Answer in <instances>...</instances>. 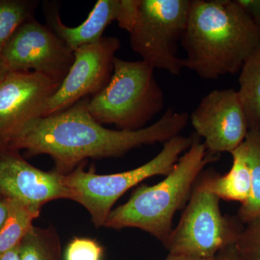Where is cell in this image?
I'll return each mask as SVG.
<instances>
[{
    "label": "cell",
    "instance_id": "19",
    "mask_svg": "<svg viewBox=\"0 0 260 260\" xmlns=\"http://www.w3.org/2000/svg\"><path fill=\"white\" fill-rule=\"evenodd\" d=\"M36 0H0V54L19 27L34 18Z\"/></svg>",
    "mask_w": 260,
    "mask_h": 260
},
{
    "label": "cell",
    "instance_id": "22",
    "mask_svg": "<svg viewBox=\"0 0 260 260\" xmlns=\"http://www.w3.org/2000/svg\"><path fill=\"white\" fill-rule=\"evenodd\" d=\"M141 0H121L120 15L117 23L128 32L133 30L139 15Z\"/></svg>",
    "mask_w": 260,
    "mask_h": 260
},
{
    "label": "cell",
    "instance_id": "10",
    "mask_svg": "<svg viewBox=\"0 0 260 260\" xmlns=\"http://www.w3.org/2000/svg\"><path fill=\"white\" fill-rule=\"evenodd\" d=\"M198 137L210 153H232L249 133L247 118L238 90L216 89L203 98L189 116Z\"/></svg>",
    "mask_w": 260,
    "mask_h": 260
},
{
    "label": "cell",
    "instance_id": "6",
    "mask_svg": "<svg viewBox=\"0 0 260 260\" xmlns=\"http://www.w3.org/2000/svg\"><path fill=\"white\" fill-rule=\"evenodd\" d=\"M220 200L198 178L180 221L164 245L169 254L214 259L235 244L244 228L240 220L223 215Z\"/></svg>",
    "mask_w": 260,
    "mask_h": 260
},
{
    "label": "cell",
    "instance_id": "5",
    "mask_svg": "<svg viewBox=\"0 0 260 260\" xmlns=\"http://www.w3.org/2000/svg\"><path fill=\"white\" fill-rule=\"evenodd\" d=\"M194 137L177 135L164 143L160 153L148 162L132 170L112 174H97L84 169L85 161L73 172L63 175V182L70 191L71 200L83 205L96 228L104 226L116 201L126 191L142 181L167 176L181 154L189 150Z\"/></svg>",
    "mask_w": 260,
    "mask_h": 260
},
{
    "label": "cell",
    "instance_id": "16",
    "mask_svg": "<svg viewBox=\"0 0 260 260\" xmlns=\"http://www.w3.org/2000/svg\"><path fill=\"white\" fill-rule=\"evenodd\" d=\"M241 146L251 173L250 196L238 213L239 220L246 224L260 217V128L249 130Z\"/></svg>",
    "mask_w": 260,
    "mask_h": 260
},
{
    "label": "cell",
    "instance_id": "3",
    "mask_svg": "<svg viewBox=\"0 0 260 260\" xmlns=\"http://www.w3.org/2000/svg\"><path fill=\"white\" fill-rule=\"evenodd\" d=\"M218 158L194 137L189 150L179 158L164 180L135 189L124 204L112 210L104 227L136 228L165 244L173 232V218L184 205L203 169Z\"/></svg>",
    "mask_w": 260,
    "mask_h": 260
},
{
    "label": "cell",
    "instance_id": "15",
    "mask_svg": "<svg viewBox=\"0 0 260 260\" xmlns=\"http://www.w3.org/2000/svg\"><path fill=\"white\" fill-rule=\"evenodd\" d=\"M238 90L249 129L260 128V47L243 65Z\"/></svg>",
    "mask_w": 260,
    "mask_h": 260
},
{
    "label": "cell",
    "instance_id": "14",
    "mask_svg": "<svg viewBox=\"0 0 260 260\" xmlns=\"http://www.w3.org/2000/svg\"><path fill=\"white\" fill-rule=\"evenodd\" d=\"M231 154L233 164L229 172L224 175L207 173L203 179L209 190L219 199L239 202L242 205L251 194L250 169L241 145Z\"/></svg>",
    "mask_w": 260,
    "mask_h": 260
},
{
    "label": "cell",
    "instance_id": "9",
    "mask_svg": "<svg viewBox=\"0 0 260 260\" xmlns=\"http://www.w3.org/2000/svg\"><path fill=\"white\" fill-rule=\"evenodd\" d=\"M120 47L117 38L104 37L95 44L75 50L73 65L44 106L41 117L60 112L100 92L112 78L116 52Z\"/></svg>",
    "mask_w": 260,
    "mask_h": 260
},
{
    "label": "cell",
    "instance_id": "18",
    "mask_svg": "<svg viewBox=\"0 0 260 260\" xmlns=\"http://www.w3.org/2000/svg\"><path fill=\"white\" fill-rule=\"evenodd\" d=\"M20 260H62L60 239L54 225L32 226L19 244Z\"/></svg>",
    "mask_w": 260,
    "mask_h": 260
},
{
    "label": "cell",
    "instance_id": "24",
    "mask_svg": "<svg viewBox=\"0 0 260 260\" xmlns=\"http://www.w3.org/2000/svg\"><path fill=\"white\" fill-rule=\"evenodd\" d=\"M215 260H242L240 256L238 254L234 245L229 246L225 249L220 251L217 256H215Z\"/></svg>",
    "mask_w": 260,
    "mask_h": 260
},
{
    "label": "cell",
    "instance_id": "1",
    "mask_svg": "<svg viewBox=\"0 0 260 260\" xmlns=\"http://www.w3.org/2000/svg\"><path fill=\"white\" fill-rule=\"evenodd\" d=\"M90 97L60 112L32 121L5 144L28 155H48L65 175L88 158H116L143 145L166 143L187 125L188 113L169 109L156 122L128 131L104 127L89 112Z\"/></svg>",
    "mask_w": 260,
    "mask_h": 260
},
{
    "label": "cell",
    "instance_id": "27",
    "mask_svg": "<svg viewBox=\"0 0 260 260\" xmlns=\"http://www.w3.org/2000/svg\"><path fill=\"white\" fill-rule=\"evenodd\" d=\"M164 260H215L203 259V258L195 257V256L179 255V254H169Z\"/></svg>",
    "mask_w": 260,
    "mask_h": 260
},
{
    "label": "cell",
    "instance_id": "17",
    "mask_svg": "<svg viewBox=\"0 0 260 260\" xmlns=\"http://www.w3.org/2000/svg\"><path fill=\"white\" fill-rule=\"evenodd\" d=\"M40 212L18 200L8 199V216L0 231V254L19 245Z\"/></svg>",
    "mask_w": 260,
    "mask_h": 260
},
{
    "label": "cell",
    "instance_id": "23",
    "mask_svg": "<svg viewBox=\"0 0 260 260\" xmlns=\"http://www.w3.org/2000/svg\"><path fill=\"white\" fill-rule=\"evenodd\" d=\"M260 31V0H237Z\"/></svg>",
    "mask_w": 260,
    "mask_h": 260
},
{
    "label": "cell",
    "instance_id": "21",
    "mask_svg": "<svg viewBox=\"0 0 260 260\" xmlns=\"http://www.w3.org/2000/svg\"><path fill=\"white\" fill-rule=\"evenodd\" d=\"M104 249L93 239L75 237L70 241L66 251L65 260H102Z\"/></svg>",
    "mask_w": 260,
    "mask_h": 260
},
{
    "label": "cell",
    "instance_id": "25",
    "mask_svg": "<svg viewBox=\"0 0 260 260\" xmlns=\"http://www.w3.org/2000/svg\"><path fill=\"white\" fill-rule=\"evenodd\" d=\"M8 213V198L0 196V231L4 225Z\"/></svg>",
    "mask_w": 260,
    "mask_h": 260
},
{
    "label": "cell",
    "instance_id": "11",
    "mask_svg": "<svg viewBox=\"0 0 260 260\" xmlns=\"http://www.w3.org/2000/svg\"><path fill=\"white\" fill-rule=\"evenodd\" d=\"M60 84L35 72L8 71L0 82V143L41 117Z\"/></svg>",
    "mask_w": 260,
    "mask_h": 260
},
{
    "label": "cell",
    "instance_id": "8",
    "mask_svg": "<svg viewBox=\"0 0 260 260\" xmlns=\"http://www.w3.org/2000/svg\"><path fill=\"white\" fill-rule=\"evenodd\" d=\"M0 57L8 71L35 72L61 83L75 55L47 25L32 18L10 38Z\"/></svg>",
    "mask_w": 260,
    "mask_h": 260
},
{
    "label": "cell",
    "instance_id": "12",
    "mask_svg": "<svg viewBox=\"0 0 260 260\" xmlns=\"http://www.w3.org/2000/svg\"><path fill=\"white\" fill-rule=\"evenodd\" d=\"M63 175L44 172L27 162L19 150L0 143V196L22 202L41 211L48 202L71 200Z\"/></svg>",
    "mask_w": 260,
    "mask_h": 260
},
{
    "label": "cell",
    "instance_id": "26",
    "mask_svg": "<svg viewBox=\"0 0 260 260\" xmlns=\"http://www.w3.org/2000/svg\"><path fill=\"white\" fill-rule=\"evenodd\" d=\"M0 260H20L19 245L4 254H0Z\"/></svg>",
    "mask_w": 260,
    "mask_h": 260
},
{
    "label": "cell",
    "instance_id": "28",
    "mask_svg": "<svg viewBox=\"0 0 260 260\" xmlns=\"http://www.w3.org/2000/svg\"><path fill=\"white\" fill-rule=\"evenodd\" d=\"M8 73V70L7 69L6 67L3 60H2L1 57H0V82L3 80L5 78V75Z\"/></svg>",
    "mask_w": 260,
    "mask_h": 260
},
{
    "label": "cell",
    "instance_id": "13",
    "mask_svg": "<svg viewBox=\"0 0 260 260\" xmlns=\"http://www.w3.org/2000/svg\"><path fill=\"white\" fill-rule=\"evenodd\" d=\"M43 10L48 26L74 52L104 37L106 28L119 19L121 0H99L85 21L75 27L68 26L61 21L58 3L47 2L43 5Z\"/></svg>",
    "mask_w": 260,
    "mask_h": 260
},
{
    "label": "cell",
    "instance_id": "2",
    "mask_svg": "<svg viewBox=\"0 0 260 260\" xmlns=\"http://www.w3.org/2000/svg\"><path fill=\"white\" fill-rule=\"evenodd\" d=\"M183 68L204 80L240 72L260 47V31L237 0H191Z\"/></svg>",
    "mask_w": 260,
    "mask_h": 260
},
{
    "label": "cell",
    "instance_id": "20",
    "mask_svg": "<svg viewBox=\"0 0 260 260\" xmlns=\"http://www.w3.org/2000/svg\"><path fill=\"white\" fill-rule=\"evenodd\" d=\"M234 247L242 260H260V217L246 224Z\"/></svg>",
    "mask_w": 260,
    "mask_h": 260
},
{
    "label": "cell",
    "instance_id": "7",
    "mask_svg": "<svg viewBox=\"0 0 260 260\" xmlns=\"http://www.w3.org/2000/svg\"><path fill=\"white\" fill-rule=\"evenodd\" d=\"M190 0H141L139 15L129 32L130 46L154 69L179 75L182 59L178 44L187 26Z\"/></svg>",
    "mask_w": 260,
    "mask_h": 260
},
{
    "label": "cell",
    "instance_id": "4",
    "mask_svg": "<svg viewBox=\"0 0 260 260\" xmlns=\"http://www.w3.org/2000/svg\"><path fill=\"white\" fill-rule=\"evenodd\" d=\"M154 70L144 61L116 56L109 83L89 99L90 114L101 124H114L120 130L145 127L165 105Z\"/></svg>",
    "mask_w": 260,
    "mask_h": 260
}]
</instances>
